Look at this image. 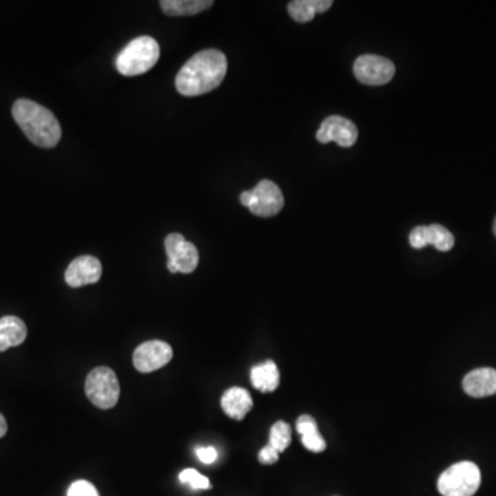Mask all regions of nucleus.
<instances>
[{"mask_svg":"<svg viewBox=\"0 0 496 496\" xmlns=\"http://www.w3.org/2000/svg\"><path fill=\"white\" fill-rule=\"evenodd\" d=\"M228 71L222 51L209 48L195 54L178 72L175 88L185 97L203 96L220 88Z\"/></svg>","mask_w":496,"mask_h":496,"instance_id":"f257e3e1","label":"nucleus"},{"mask_svg":"<svg viewBox=\"0 0 496 496\" xmlns=\"http://www.w3.org/2000/svg\"><path fill=\"white\" fill-rule=\"evenodd\" d=\"M13 118L29 141L40 148H54L61 140L59 121L54 113L31 99H18L13 105Z\"/></svg>","mask_w":496,"mask_h":496,"instance_id":"f03ea898","label":"nucleus"},{"mask_svg":"<svg viewBox=\"0 0 496 496\" xmlns=\"http://www.w3.org/2000/svg\"><path fill=\"white\" fill-rule=\"evenodd\" d=\"M160 57L159 43L150 36L131 40L116 57V68L124 77L147 74L156 66Z\"/></svg>","mask_w":496,"mask_h":496,"instance_id":"7ed1b4c3","label":"nucleus"},{"mask_svg":"<svg viewBox=\"0 0 496 496\" xmlns=\"http://www.w3.org/2000/svg\"><path fill=\"white\" fill-rule=\"evenodd\" d=\"M481 484V473L476 463H455L439 477V492L443 496H473Z\"/></svg>","mask_w":496,"mask_h":496,"instance_id":"20e7f679","label":"nucleus"},{"mask_svg":"<svg viewBox=\"0 0 496 496\" xmlns=\"http://www.w3.org/2000/svg\"><path fill=\"white\" fill-rule=\"evenodd\" d=\"M88 400L101 409H110L118 404L120 385L115 371L108 367L94 368L88 376L85 385Z\"/></svg>","mask_w":496,"mask_h":496,"instance_id":"39448f33","label":"nucleus"},{"mask_svg":"<svg viewBox=\"0 0 496 496\" xmlns=\"http://www.w3.org/2000/svg\"><path fill=\"white\" fill-rule=\"evenodd\" d=\"M243 206L258 217H274L284 207V198L276 183L269 180L261 181L254 190L240 195Z\"/></svg>","mask_w":496,"mask_h":496,"instance_id":"423d86ee","label":"nucleus"},{"mask_svg":"<svg viewBox=\"0 0 496 496\" xmlns=\"http://www.w3.org/2000/svg\"><path fill=\"white\" fill-rule=\"evenodd\" d=\"M167 268L171 274H190L199 265V252L193 243L188 242L182 234L171 233L166 237Z\"/></svg>","mask_w":496,"mask_h":496,"instance_id":"0eeeda50","label":"nucleus"},{"mask_svg":"<svg viewBox=\"0 0 496 496\" xmlns=\"http://www.w3.org/2000/svg\"><path fill=\"white\" fill-rule=\"evenodd\" d=\"M358 82L368 86H382L389 83L395 77L396 67L390 59L376 54H364L356 59L353 67Z\"/></svg>","mask_w":496,"mask_h":496,"instance_id":"6e6552de","label":"nucleus"},{"mask_svg":"<svg viewBox=\"0 0 496 496\" xmlns=\"http://www.w3.org/2000/svg\"><path fill=\"white\" fill-rule=\"evenodd\" d=\"M357 137L358 130L356 124L349 119L336 115L325 119L316 134L320 144L336 142L342 148L353 147L357 141Z\"/></svg>","mask_w":496,"mask_h":496,"instance_id":"1a4fd4ad","label":"nucleus"},{"mask_svg":"<svg viewBox=\"0 0 496 496\" xmlns=\"http://www.w3.org/2000/svg\"><path fill=\"white\" fill-rule=\"evenodd\" d=\"M172 349L167 342L148 341L140 345L134 352L133 361L137 371H158L161 367L167 366L171 361Z\"/></svg>","mask_w":496,"mask_h":496,"instance_id":"9d476101","label":"nucleus"},{"mask_svg":"<svg viewBox=\"0 0 496 496\" xmlns=\"http://www.w3.org/2000/svg\"><path fill=\"white\" fill-rule=\"evenodd\" d=\"M409 244L417 250L431 244L438 248L439 252L447 253L454 247L455 237L449 229L438 223L430 226H417L409 233Z\"/></svg>","mask_w":496,"mask_h":496,"instance_id":"9b49d317","label":"nucleus"},{"mask_svg":"<svg viewBox=\"0 0 496 496\" xmlns=\"http://www.w3.org/2000/svg\"><path fill=\"white\" fill-rule=\"evenodd\" d=\"M101 274L102 265L99 260L91 255H83L69 264L66 272V282L69 287L79 288L98 282Z\"/></svg>","mask_w":496,"mask_h":496,"instance_id":"f8f14e48","label":"nucleus"},{"mask_svg":"<svg viewBox=\"0 0 496 496\" xmlns=\"http://www.w3.org/2000/svg\"><path fill=\"white\" fill-rule=\"evenodd\" d=\"M462 387L470 398H481L496 395V369H473L463 379Z\"/></svg>","mask_w":496,"mask_h":496,"instance_id":"ddd939ff","label":"nucleus"},{"mask_svg":"<svg viewBox=\"0 0 496 496\" xmlns=\"http://www.w3.org/2000/svg\"><path fill=\"white\" fill-rule=\"evenodd\" d=\"M253 406L254 403H253L252 395L243 388H231L223 393L222 398H221V407H222L223 412L232 419H244L245 415L252 411Z\"/></svg>","mask_w":496,"mask_h":496,"instance_id":"4468645a","label":"nucleus"},{"mask_svg":"<svg viewBox=\"0 0 496 496\" xmlns=\"http://www.w3.org/2000/svg\"><path fill=\"white\" fill-rule=\"evenodd\" d=\"M26 334L28 330L23 320L16 316L2 317L0 319V352L23 344Z\"/></svg>","mask_w":496,"mask_h":496,"instance_id":"2eb2a0df","label":"nucleus"},{"mask_svg":"<svg viewBox=\"0 0 496 496\" xmlns=\"http://www.w3.org/2000/svg\"><path fill=\"white\" fill-rule=\"evenodd\" d=\"M296 431L301 434L302 444H304L307 451L319 454V452H323L327 449V443L317 430V422L314 417L301 415L296 420Z\"/></svg>","mask_w":496,"mask_h":496,"instance_id":"dca6fc26","label":"nucleus"},{"mask_svg":"<svg viewBox=\"0 0 496 496\" xmlns=\"http://www.w3.org/2000/svg\"><path fill=\"white\" fill-rule=\"evenodd\" d=\"M252 384L263 393H272L279 388L280 372L272 360L258 364L252 369Z\"/></svg>","mask_w":496,"mask_h":496,"instance_id":"f3484780","label":"nucleus"},{"mask_svg":"<svg viewBox=\"0 0 496 496\" xmlns=\"http://www.w3.org/2000/svg\"><path fill=\"white\" fill-rule=\"evenodd\" d=\"M333 6V0H294L288 4V13L296 23H309L317 13H325Z\"/></svg>","mask_w":496,"mask_h":496,"instance_id":"a211bd4d","label":"nucleus"},{"mask_svg":"<svg viewBox=\"0 0 496 496\" xmlns=\"http://www.w3.org/2000/svg\"><path fill=\"white\" fill-rule=\"evenodd\" d=\"M214 5L212 0H161L160 7L170 17L195 16L209 10Z\"/></svg>","mask_w":496,"mask_h":496,"instance_id":"6ab92c4d","label":"nucleus"},{"mask_svg":"<svg viewBox=\"0 0 496 496\" xmlns=\"http://www.w3.org/2000/svg\"><path fill=\"white\" fill-rule=\"evenodd\" d=\"M269 444H271L274 450H277L280 454L284 452L291 444L290 425L283 422V420L274 423V425L272 426L271 434H269Z\"/></svg>","mask_w":496,"mask_h":496,"instance_id":"aec40b11","label":"nucleus"},{"mask_svg":"<svg viewBox=\"0 0 496 496\" xmlns=\"http://www.w3.org/2000/svg\"><path fill=\"white\" fill-rule=\"evenodd\" d=\"M180 481L183 484H190L195 490H210L212 482L203 474L199 473L195 469H185L180 473Z\"/></svg>","mask_w":496,"mask_h":496,"instance_id":"412c9836","label":"nucleus"},{"mask_svg":"<svg viewBox=\"0 0 496 496\" xmlns=\"http://www.w3.org/2000/svg\"><path fill=\"white\" fill-rule=\"evenodd\" d=\"M68 496H99V493L91 482L79 480V481L72 482Z\"/></svg>","mask_w":496,"mask_h":496,"instance_id":"4be33fe9","label":"nucleus"},{"mask_svg":"<svg viewBox=\"0 0 496 496\" xmlns=\"http://www.w3.org/2000/svg\"><path fill=\"white\" fill-rule=\"evenodd\" d=\"M279 457L280 452L277 451V450H274L271 444L264 447V449L261 450L260 454H258V460H260V462L263 463V465H274V463H276L277 460H279Z\"/></svg>","mask_w":496,"mask_h":496,"instance_id":"5701e85b","label":"nucleus"},{"mask_svg":"<svg viewBox=\"0 0 496 496\" xmlns=\"http://www.w3.org/2000/svg\"><path fill=\"white\" fill-rule=\"evenodd\" d=\"M196 455H198L199 460H201L202 462L206 463V465H212L218 458V452L214 447H202V449L196 450Z\"/></svg>","mask_w":496,"mask_h":496,"instance_id":"b1692460","label":"nucleus"},{"mask_svg":"<svg viewBox=\"0 0 496 496\" xmlns=\"http://www.w3.org/2000/svg\"><path fill=\"white\" fill-rule=\"evenodd\" d=\"M7 433V422L4 415L0 414V439L5 438Z\"/></svg>","mask_w":496,"mask_h":496,"instance_id":"393cba45","label":"nucleus"},{"mask_svg":"<svg viewBox=\"0 0 496 496\" xmlns=\"http://www.w3.org/2000/svg\"><path fill=\"white\" fill-rule=\"evenodd\" d=\"M493 234L496 236V218L495 221H493V226H492Z\"/></svg>","mask_w":496,"mask_h":496,"instance_id":"a878e982","label":"nucleus"}]
</instances>
